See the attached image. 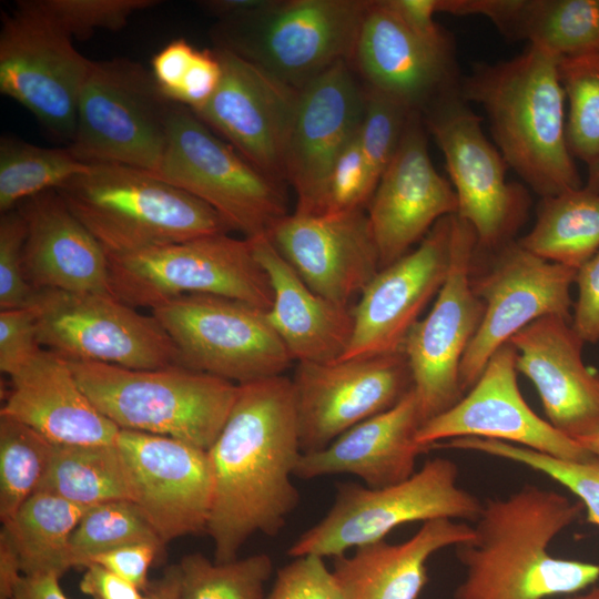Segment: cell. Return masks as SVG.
<instances>
[{"instance_id": "cell-50", "label": "cell", "mask_w": 599, "mask_h": 599, "mask_svg": "<svg viewBox=\"0 0 599 599\" xmlns=\"http://www.w3.org/2000/svg\"><path fill=\"white\" fill-rule=\"evenodd\" d=\"M162 549L154 544H133L101 554L90 564L101 565L145 591L149 569Z\"/></svg>"}, {"instance_id": "cell-46", "label": "cell", "mask_w": 599, "mask_h": 599, "mask_svg": "<svg viewBox=\"0 0 599 599\" xmlns=\"http://www.w3.org/2000/svg\"><path fill=\"white\" fill-rule=\"evenodd\" d=\"M265 599H344L325 562L316 555H304L280 568Z\"/></svg>"}, {"instance_id": "cell-11", "label": "cell", "mask_w": 599, "mask_h": 599, "mask_svg": "<svg viewBox=\"0 0 599 599\" xmlns=\"http://www.w3.org/2000/svg\"><path fill=\"white\" fill-rule=\"evenodd\" d=\"M441 153L458 200L457 216L475 231L478 250L493 252L514 241L527 216L526 187L506 179L508 165L485 135L481 122L459 89L422 112Z\"/></svg>"}, {"instance_id": "cell-60", "label": "cell", "mask_w": 599, "mask_h": 599, "mask_svg": "<svg viewBox=\"0 0 599 599\" xmlns=\"http://www.w3.org/2000/svg\"><path fill=\"white\" fill-rule=\"evenodd\" d=\"M585 186L599 193V161L589 166V175Z\"/></svg>"}, {"instance_id": "cell-2", "label": "cell", "mask_w": 599, "mask_h": 599, "mask_svg": "<svg viewBox=\"0 0 599 599\" xmlns=\"http://www.w3.org/2000/svg\"><path fill=\"white\" fill-rule=\"evenodd\" d=\"M583 511L579 500L536 485L488 499L474 521V538L455 547L465 577L454 599H551L597 582L599 564L549 551Z\"/></svg>"}, {"instance_id": "cell-38", "label": "cell", "mask_w": 599, "mask_h": 599, "mask_svg": "<svg viewBox=\"0 0 599 599\" xmlns=\"http://www.w3.org/2000/svg\"><path fill=\"white\" fill-rule=\"evenodd\" d=\"M436 448L477 451L524 465L564 486L583 505L587 520L599 526V458L572 461L500 440L459 437L439 443Z\"/></svg>"}, {"instance_id": "cell-21", "label": "cell", "mask_w": 599, "mask_h": 599, "mask_svg": "<svg viewBox=\"0 0 599 599\" xmlns=\"http://www.w3.org/2000/svg\"><path fill=\"white\" fill-rule=\"evenodd\" d=\"M451 230L453 215L440 219L415 250L379 270L352 307L353 335L338 361L403 351L408 333L445 282Z\"/></svg>"}, {"instance_id": "cell-23", "label": "cell", "mask_w": 599, "mask_h": 599, "mask_svg": "<svg viewBox=\"0 0 599 599\" xmlns=\"http://www.w3.org/2000/svg\"><path fill=\"white\" fill-rule=\"evenodd\" d=\"M423 115L412 112L367 205L380 270L409 252L443 217L455 215L453 185L433 165Z\"/></svg>"}, {"instance_id": "cell-49", "label": "cell", "mask_w": 599, "mask_h": 599, "mask_svg": "<svg viewBox=\"0 0 599 599\" xmlns=\"http://www.w3.org/2000/svg\"><path fill=\"white\" fill-rule=\"evenodd\" d=\"M221 64L214 50H199L172 102L193 112L206 104L221 80Z\"/></svg>"}, {"instance_id": "cell-56", "label": "cell", "mask_w": 599, "mask_h": 599, "mask_svg": "<svg viewBox=\"0 0 599 599\" xmlns=\"http://www.w3.org/2000/svg\"><path fill=\"white\" fill-rule=\"evenodd\" d=\"M274 0H206L200 6L220 21L238 19L260 12L270 7Z\"/></svg>"}, {"instance_id": "cell-18", "label": "cell", "mask_w": 599, "mask_h": 599, "mask_svg": "<svg viewBox=\"0 0 599 599\" xmlns=\"http://www.w3.org/2000/svg\"><path fill=\"white\" fill-rule=\"evenodd\" d=\"M132 501L166 542L206 532L214 480L207 450L186 441L120 429L115 439Z\"/></svg>"}, {"instance_id": "cell-5", "label": "cell", "mask_w": 599, "mask_h": 599, "mask_svg": "<svg viewBox=\"0 0 599 599\" xmlns=\"http://www.w3.org/2000/svg\"><path fill=\"white\" fill-rule=\"evenodd\" d=\"M68 361L84 394L120 429L167 436L205 450L237 394L236 384L182 365L131 369Z\"/></svg>"}, {"instance_id": "cell-39", "label": "cell", "mask_w": 599, "mask_h": 599, "mask_svg": "<svg viewBox=\"0 0 599 599\" xmlns=\"http://www.w3.org/2000/svg\"><path fill=\"white\" fill-rule=\"evenodd\" d=\"M179 567L180 599H264L273 560L256 554L219 564L195 552L184 556Z\"/></svg>"}, {"instance_id": "cell-14", "label": "cell", "mask_w": 599, "mask_h": 599, "mask_svg": "<svg viewBox=\"0 0 599 599\" xmlns=\"http://www.w3.org/2000/svg\"><path fill=\"white\" fill-rule=\"evenodd\" d=\"M477 251L474 229L453 215L447 276L432 309L413 326L403 345L424 423L464 396L460 363L485 312L470 280Z\"/></svg>"}, {"instance_id": "cell-8", "label": "cell", "mask_w": 599, "mask_h": 599, "mask_svg": "<svg viewBox=\"0 0 599 599\" xmlns=\"http://www.w3.org/2000/svg\"><path fill=\"white\" fill-rule=\"evenodd\" d=\"M108 258L112 295L134 308L184 295L222 296L263 311L273 302L268 276L250 241L227 233Z\"/></svg>"}, {"instance_id": "cell-19", "label": "cell", "mask_w": 599, "mask_h": 599, "mask_svg": "<svg viewBox=\"0 0 599 599\" xmlns=\"http://www.w3.org/2000/svg\"><path fill=\"white\" fill-rule=\"evenodd\" d=\"M221 80L212 98L194 113L267 176L285 179V154L300 90L264 68L214 49Z\"/></svg>"}, {"instance_id": "cell-29", "label": "cell", "mask_w": 599, "mask_h": 599, "mask_svg": "<svg viewBox=\"0 0 599 599\" xmlns=\"http://www.w3.org/2000/svg\"><path fill=\"white\" fill-rule=\"evenodd\" d=\"M16 209L24 219L23 272L37 290L112 294L109 258L55 190Z\"/></svg>"}, {"instance_id": "cell-52", "label": "cell", "mask_w": 599, "mask_h": 599, "mask_svg": "<svg viewBox=\"0 0 599 599\" xmlns=\"http://www.w3.org/2000/svg\"><path fill=\"white\" fill-rule=\"evenodd\" d=\"M405 24L427 43L445 51H453V40L435 21L436 0H388Z\"/></svg>"}, {"instance_id": "cell-15", "label": "cell", "mask_w": 599, "mask_h": 599, "mask_svg": "<svg viewBox=\"0 0 599 599\" xmlns=\"http://www.w3.org/2000/svg\"><path fill=\"white\" fill-rule=\"evenodd\" d=\"M92 61L33 4L18 1L0 32V92L28 109L58 141L72 142Z\"/></svg>"}, {"instance_id": "cell-27", "label": "cell", "mask_w": 599, "mask_h": 599, "mask_svg": "<svg viewBox=\"0 0 599 599\" xmlns=\"http://www.w3.org/2000/svg\"><path fill=\"white\" fill-rule=\"evenodd\" d=\"M0 415L19 420L54 445H112L120 428L81 389L70 363L41 348L10 376Z\"/></svg>"}, {"instance_id": "cell-43", "label": "cell", "mask_w": 599, "mask_h": 599, "mask_svg": "<svg viewBox=\"0 0 599 599\" xmlns=\"http://www.w3.org/2000/svg\"><path fill=\"white\" fill-rule=\"evenodd\" d=\"M412 112L400 102L365 88L358 139L369 176L376 186L398 148Z\"/></svg>"}, {"instance_id": "cell-48", "label": "cell", "mask_w": 599, "mask_h": 599, "mask_svg": "<svg viewBox=\"0 0 599 599\" xmlns=\"http://www.w3.org/2000/svg\"><path fill=\"white\" fill-rule=\"evenodd\" d=\"M578 298L571 325L585 344L599 342V251L576 272Z\"/></svg>"}, {"instance_id": "cell-53", "label": "cell", "mask_w": 599, "mask_h": 599, "mask_svg": "<svg viewBox=\"0 0 599 599\" xmlns=\"http://www.w3.org/2000/svg\"><path fill=\"white\" fill-rule=\"evenodd\" d=\"M79 587L93 599H145L140 588L98 564L85 567Z\"/></svg>"}, {"instance_id": "cell-25", "label": "cell", "mask_w": 599, "mask_h": 599, "mask_svg": "<svg viewBox=\"0 0 599 599\" xmlns=\"http://www.w3.org/2000/svg\"><path fill=\"white\" fill-rule=\"evenodd\" d=\"M352 61L366 88L420 113L440 97L459 89L461 80L454 52L420 39L388 0H370Z\"/></svg>"}, {"instance_id": "cell-58", "label": "cell", "mask_w": 599, "mask_h": 599, "mask_svg": "<svg viewBox=\"0 0 599 599\" xmlns=\"http://www.w3.org/2000/svg\"><path fill=\"white\" fill-rule=\"evenodd\" d=\"M576 441L592 456L599 458V432L593 435L576 439Z\"/></svg>"}, {"instance_id": "cell-47", "label": "cell", "mask_w": 599, "mask_h": 599, "mask_svg": "<svg viewBox=\"0 0 599 599\" xmlns=\"http://www.w3.org/2000/svg\"><path fill=\"white\" fill-rule=\"evenodd\" d=\"M42 347L38 342L37 318L28 305L0 309V369L10 376Z\"/></svg>"}, {"instance_id": "cell-6", "label": "cell", "mask_w": 599, "mask_h": 599, "mask_svg": "<svg viewBox=\"0 0 599 599\" xmlns=\"http://www.w3.org/2000/svg\"><path fill=\"white\" fill-rule=\"evenodd\" d=\"M483 504L458 485L449 458L427 459L408 479L383 488L338 483L327 514L288 548L291 557H338L348 549L385 539L396 527L416 521H475Z\"/></svg>"}, {"instance_id": "cell-16", "label": "cell", "mask_w": 599, "mask_h": 599, "mask_svg": "<svg viewBox=\"0 0 599 599\" xmlns=\"http://www.w3.org/2000/svg\"><path fill=\"white\" fill-rule=\"evenodd\" d=\"M491 253L487 272L471 281L485 312L460 363L464 393L474 386L493 355L522 328L548 315L571 321L570 288L576 270L539 257L517 241Z\"/></svg>"}, {"instance_id": "cell-28", "label": "cell", "mask_w": 599, "mask_h": 599, "mask_svg": "<svg viewBox=\"0 0 599 599\" xmlns=\"http://www.w3.org/2000/svg\"><path fill=\"white\" fill-rule=\"evenodd\" d=\"M423 424L412 387L395 406L353 426L327 447L302 453L294 476L313 479L349 474L370 488L402 483L416 471L418 455L427 451L416 439Z\"/></svg>"}, {"instance_id": "cell-24", "label": "cell", "mask_w": 599, "mask_h": 599, "mask_svg": "<svg viewBox=\"0 0 599 599\" xmlns=\"http://www.w3.org/2000/svg\"><path fill=\"white\" fill-rule=\"evenodd\" d=\"M305 284L349 306L379 272V255L367 212L287 214L267 235Z\"/></svg>"}, {"instance_id": "cell-44", "label": "cell", "mask_w": 599, "mask_h": 599, "mask_svg": "<svg viewBox=\"0 0 599 599\" xmlns=\"http://www.w3.org/2000/svg\"><path fill=\"white\" fill-rule=\"evenodd\" d=\"M375 189L376 185L369 176L357 133L335 161L318 213L314 216L364 209L368 205Z\"/></svg>"}, {"instance_id": "cell-57", "label": "cell", "mask_w": 599, "mask_h": 599, "mask_svg": "<svg viewBox=\"0 0 599 599\" xmlns=\"http://www.w3.org/2000/svg\"><path fill=\"white\" fill-rule=\"evenodd\" d=\"M181 572L179 565L167 567L162 577L149 585L145 599H180Z\"/></svg>"}, {"instance_id": "cell-12", "label": "cell", "mask_w": 599, "mask_h": 599, "mask_svg": "<svg viewBox=\"0 0 599 599\" xmlns=\"http://www.w3.org/2000/svg\"><path fill=\"white\" fill-rule=\"evenodd\" d=\"M29 305L39 345L67 359L131 369L182 365L160 322L112 294L37 290Z\"/></svg>"}, {"instance_id": "cell-9", "label": "cell", "mask_w": 599, "mask_h": 599, "mask_svg": "<svg viewBox=\"0 0 599 599\" xmlns=\"http://www.w3.org/2000/svg\"><path fill=\"white\" fill-rule=\"evenodd\" d=\"M172 104L142 64L123 58L92 62L67 146L88 164L118 163L158 174Z\"/></svg>"}, {"instance_id": "cell-33", "label": "cell", "mask_w": 599, "mask_h": 599, "mask_svg": "<svg viewBox=\"0 0 599 599\" xmlns=\"http://www.w3.org/2000/svg\"><path fill=\"white\" fill-rule=\"evenodd\" d=\"M89 508L35 491L2 524L24 576L57 573L61 577L72 568L70 537Z\"/></svg>"}, {"instance_id": "cell-34", "label": "cell", "mask_w": 599, "mask_h": 599, "mask_svg": "<svg viewBox=\"0 0 599 599\" xmlns=\"http://www.w3.org/2000/svg\"><path fill=\"white\" fill-rule=\"evenodd\" d=\"M37 491L84 507L130 500L125 469L115 444L55 445Z\"/></svg>"}, {"instance_id": "cell-35", "label": "cell", "mask_w": 599, "mask_h": 599, "mask_svg": "<svg viewBox=\"0 0 599 599\" xmlns=\"http://www.w3.org/2000/svg\"><path fill=\"white\" fill-rule=\"evenodd\" d=\"M556 55L599 51V0H520L505 33Z\"/></svg>"}, {"instance_id": "cell-3", "label": "cell", "mask_w": 599, "mask_h": 599, "mask_svg": "<svg viewBox=\"0 0 599 599\" xmlns=\"http://www.w3.org/2000/svg\"><path fill=\"white\" fill-rule=\"evenodd\" d=\"M559 58L529 44L509 60L477 64L459 85L466 102L484 109L508 167L540 197L582 187L567 145Z\"/></svg>"}, {"instance_id": "cell-40", "label": "cell", "mask_w": 599, "mask_h": 599, "mask_svg": "<svg viewBox=\"0 0 599 599\" xmlns=\"http://www.w3.org/2000/svg\"><path fill=\"white\" fill-rule=\"evenodd\" d=\"M133 544L164 547L153 527L130 500H115L90 507L70 537L72 568H85L93 558Z\"/></svg>"}, {"instance_id": "cell-13", "label": "cell", "mask_w": 599, "mask_h": 599, "mask_svg": "<svg viewBox=\"0 0 599 599\" xmlns=\"http://www.w3.org/2000/svg\"><path fill=\"white\" fill-rule=\"evenodd\" d=\"M174 342L182 366L236 385L280 376L293 358L266 311L214 295H184L151 308Z\"/></svg>"}, {"instance_id": "cell-22", "label": "cell", "mask_w": 599, "mask_h": 599, "mask_svg": "<svg viewBox=\"0 0 599 599\" xmlns=\"http://www.w3.org/2000/svg\"><path fill=\"white\" fill-rule=\"evenodd\" d=\"M364 106L365 89L347 61L300 90L285 154V179L296 194L294 213L317 215L335 161L359 131Z\"/></svg>"}, {"instance_id": "cell-26", "label": "cell", "mask_w": 599, "mask_h": 599, "mask_svg": "<svg viewBox=\"0 0 599 599\" xmlns=\"http://www.w3.org/2000/svg\"><path fill=\"white\" fill-rule=\"evenodd\" d=\"M516 367L535 386L547 422L579 439L599 432V374L582 361L583 341L571 321L544 316L510 341Z\"/></svg>"}, {"instance_id": "cell-30", "label": "cell", "mask_w": 599, "mask_h": 599, "mask_svg": "<svg viewBox=\"0 0 599 599\" xmlns=\"http://www.w3.org/2000/svg\"><path fill=\"white\" fill-rule=\"evenodd\" d=\"M248 241L273 290L266 317L293 361H338L352 339V307L332 302L309 288L267 235Z\"/></svg>"}, {"instance_id": "cell-1", "label": "cell", "mask_w": 599, "mask_h": 599, "mask_svg": "<svg viewBox=\"0 0 599 599\" xmlns=\"http://www.w3.org/2000/svg\"><path fill=\"white\" fill-rule=\"evenodd\" d=\"M214 494L206 534L214 561L237 558L256 532L277 535L300 504L292 481L302 455L292 379L237 385L229 417L207 450Z\"/></svg>"}, {"instance_id": "cell-37", "label": "cell", "mask_w": 599, "mask_h": 599, "mask_svg": "<svg viewBox=\"0 0 599 599\" xmlns=\"http://www.w3.org/2000/svg\"><path fill=\"white\" fill-rule=\"evenodd\" d=\"M55 445L37 430L0 415V519L10 520L37 491Z\"/></svg>"}, {"instance_id": "cell-4", "label": "cell", "mask_w": 599, "mask_h": 599, "mask_svg": "<svg viewBox=\"0 0 599 599\" xmlns=\"http://www.w3.org/2000/svg\"><path fill=\"white\" fill-rule=\"evenodd\" d=\"M55 191L108 255L231 231L211 206L134 166L91 163Z\"/></svg>"}, {"instance_id": "cell-42", "label": "cell", "mask_w": 599, "mask_h": 599, "mask_svg": "<svg viewBox=\"0 0 599 599\" xmlns=\"http://www.w3.org/2000/svg\"><path fill=\"white\" fill-rule=\"evenodd\" d=\"M34 7L71 39L87 40L97 30H121L138 11L156 0H32Z\"/></svg>"}, {"instance_id": "cell-54", "label": "cell", "mask_w": 599, "mask_h": 599, "mask_svg": "<svg viewBox=\"0 0 599 599\" xmlns=\"http://www.w3.org/2000/svg\"><path fill=\"white\" fill-rule=\"evenodd\" d=\"M22 576L18 552L2 528L0 531V599H12Z\"/></svg>"}, {"instance_id": "cell-31", "label": "cell", "mask_w": 599, "mask_h": 599, "mask_svg": "<svg viewBox=\"0 0 599 599\" xmlns=\"http://www.w3.org/2000/svg\"><path fill=\"white\" fill-rule=\"evenodd\" d=\"M474 535L466 521L428 520L403 542L383 539L355 548L351 556L333 558L332 571L344 599H418L428 582V559Z\"/></svg>"}, {"instance_id": "cell-7", "label": "cell", "mask_w": 599, "mask_h": 599, "mask_svg": "<svg viewBox=\"0 0 599 599\" xmlns=\"http://www.w3.org/2000/svg\"><path fill=\"white\" fill-rule=\"evenodd\" d=\"M370 0L276 1L254 14L219 21L226 49L301 90L339 61L351 63Z\"/></svg>"}, {"instance_id": "cell-55", "label": "cell", "mask_w": 599, "mask_h": 599, "mask_svg": "<svg viewBox=\"0 0 599 599\" xmlns=\"http://www.w3.org/2000/svg\"><path fill=\"white\" fill-rule=\"evenodd\" d=\"M57 573L22 576L12 599H69L59 583Z\"/></svg>"}, {"instance_id": "cell-20", "label": "cell", "mask_w": 599, "mask_h": 599, "mask_svg": "<svg viewBox=\"0 0 599 599\" xmlns=\"http://www.w3.org/2000/svg\"><path fill=\"white\" fill-rule=\"evenodd\" d=\"M517 372L516 351L507 343L493 355L467 395L420 426L417 443L430 450L434 445L454 438L479 437L565 460L595 457L529 407L519 390Z\"/></svg>"}, {"instance_id": "cell-17", "label": "cell", "mask_w": 599, "mask_h": 599, "mask_svg": "<svg viewBox=\"0 0 599 599\" xmlns=\"http://www.w3.org/2000/svg\"><path fill=\"white\" fill-rule=\"evenodd\" d=\"M291 379L304 454L327 447L353 426L392 408L413 387L403 351L332 363H297Z\"/></svg>"}, {"instance_id": "cell-10", "label": "cell", "mask_w": 599, "mask_h": 599, "mask_svg": "<svg viewBox=\"0 0 599 599\" xmlns=\"http://www.w3.org/2000/svg\"><path fill=\"white\" fill-rule=\"evenodd\" d=\"M160 179L211 206L244 238L268 235L286 216L278 181L267 176L192 110L172 104Z\"/></svg>"}, {"instance_id": "cell-51", "label": "cell", "mask_w": 599, "mask_h": 599, "mask_svg": "<svg viewBox=\"0 0 599 599\" xmlns=\"http://www.w3.org/2000/svg\"><path fill=\"white\" fill-rule=\"evenodd\" d=\"M197 51L184 38H179L170 41L153 55L151 72L161 92L170 101L180 88Z\"/></svg>"}, {"instance_id": "cell-59", "label": "cell", "mask_w": 599, "mask_h": 599, "mask_svg": "<svg viewBox=\"0 0 599 599\" xmlns=\"http://www.w3.org/2000/svg\"><path fill=\"white\" fill-rule=\"evenodd\" d=\"M560 599H599V580L582 591L565 596Z\"/></svg>"}, {"instance_id": "cell-41", "label": "cell", "mask_w": 599, "mask_h": 599, "mask_svg": "<svg viewBox=\"0 0 599 599\" xmlns=\"http://www.w3.org/2000/svg\"><path fill=\"white\" fill-rule=\"evenodd\" d=\"M558 71L568 101L567 145L589 167L599 161V51L559 58Z\"/></svg>"}, {"instance_id": "cell-36", "label": "cell", "mask_w": 599, "mask_h": 599, "mask_svg": "<svg viewBox=\"0 0 599 599\" xmlns=\"http://www.w3.org/2000/svg\"><path fill=\"white\" fill-rule=\"evenodd\" d=\"M89 164L65 148H42L3 135L0 139V212L24 200L55 190Z\"/></svg>"}, {"instance_id": "cell-32", "label": "cell", "mask_w": 599, "mask_h": 599, "mask_svg": "<svg viewBox=\"0 0 599 599\" xmlns=\"http://www.w3.org/2000/svg\"><path fill=\"white\" fill-rule=\"evenodd\" d=\"M517 242L577 271L599 251V193L582 186L541 197L534 227Z\"/></svg>"}, {"instance_id": "cell-45", "label": "cell", "mask_w": 599, "mask_h": 599, "mask_svg": "<svg viewBox=\"0 0 599 599\" xmlns=\"http://www.w3.org/2000/svg\"><path fill=\"white\" fill-rule=\"evenodd\" d=\"M24 219L13 209L0 219V309L28 306L35 290L23 272Z\"/></svg>"}]
</instances>
